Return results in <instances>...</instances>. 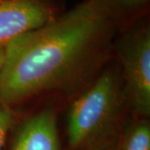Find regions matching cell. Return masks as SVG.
<instances>
[{
  "mask_svg": "<svg viewBox=\"0 0 150 150\" xmlns=\"http://www.w3.org/2000/svg\"><path fill=\"white\" fill-rule=\"evenodd\" d=\"M123 150H150V127L147 122L135 124L127 134Z\"/></svg>",
  "mask_w": 150,
  "mask_h": 150,
  "instance_id": "8992f818",
  "label": "cell"
},
{
  "mask_svg": "<svg viewBox=\"0 0 150 150\" xmlns=\"http://www.w3.org/2000/svg\"><path fill=\"white\" fill-rule=\"evenodd\" d=\"M120 104V89L115 76L103 74L79 97L68 116V139L76 149L99 137L112 125Z\"/></svg>",
  "mask_w": 150,
  "mask_h": 150,
  "instance_id": "7a4b0ae2",
  "label": "cell"
},
{
  "mask_svg": "<svg viewBox=\"0 0 150 150\" xmlns=\"http://www.w3.org/2000/svg\"><path fill=\"white\" fill-rule=\"evenodd\" d=\"M2 1H3V0H0V3H1V2H2Z\"/></svg>",
  "mask_w": 150,
  "mask_h": 150,
  "instance_id": "30bf717a",
  "label": "cell"
},
{
  "mask_svg": "<svg viewBox=\"0 0 150 150\" xmlns=\"http://www.w3.org/2000/svg\"><path fill=\"white\" fill-rule=\"evenodd\" d=\"M112 5L116 14L122 8L124 9H134L145 4L149 0H108Z\"/></svg>",
  "mask_w": 150,
  "mask_h": 150,
  "instance_id": "ba28073f",
  "label": "cell"
},
{
  "mask_svg": "<svg viewBox=\"0 0 150 150\" xmlns=\"http://www.w3.org/2000/svg\"><path fill=\"white\" fill-rule=\"evenodd\" d=\"M4 56H5V48L0 47V69L3 66L4 61Z\"/></svg>",
  "mask_w": 150,
  "mask_h": 150,
  "instance_id": "9c48e42d",
  "label": "cell"
},
{
  "mask_svg": "<svg viewBox=\"0 0 150 150\" xmlns=\"http://www.w3.org/2000/svg\"><path fill=\"white\" fill-rule=\"evenodd\" d=\"M13 121V116L11 107L0 102V150L3 149L4 146Z\"/></svg>",
  "mask_w": 150,
  "mask_h": 150,
  "instance_id": "52a82bcc",
  "label": "cell"
},
{
  "mask_svg": "<svg viewBox=\"0 0 150 150\" xmlns=\"http://www.w3.org/2000/svg\"><path fill=\"white\" fill-rule=\"evenodd\" d=\"M116 17L107 0H84L8 43L0 102L12 107L74 80L107 40Z\"/></svg>",
  "mask_w": 150,
  "mask_h": 150,
  "instance_id": "6da1fadb",
  "label": "cell"
},
{
  "mask_svg": "<svg viewBox=\"0 0 150 150\" xmlns=\"http://www.w3.org/2000/svg\"><path fill=\"white\" fill-rule=\"evenodd\" d=\"M54 9L43 0H3L0 3V47L54 20Z\"/></svg>",
  "mask_w": 150,
  "mask_h": 150,
  "instance_id": "277c9868",
  "label": "cell"
},
{
  "mask_svg": "<svg viewBox=\"0 0 150 150\" xmlns=\"http://www.w3.org/2000/svg\"><path fill=\"white\" fill-rule=\"evenodd\" d=\"M11 150H60L54 112L44 110L28 119L17 133Z\"/></svg>",
  "mask_w": 150,
  "mask_h": 150,
  "instance_id": "5b68a950",
  "label": "cell"
},
{
  "mask_svg": "<svg viewBox=\"0 0 150 150\" xmlns=\"http://www.w3.org/2000/svg\"><path fill=\"white\" fill-rule=\"evenodd\" d=\"M125 93L131 107L141 115L150 113V33L138 28L126 37L121 50Z\"/></svg>",
  "mask_w": 150,
  "mask_h": 150,
  "instance_id": "3957f363",
  "label": "cell"
}]
</instances>
